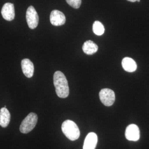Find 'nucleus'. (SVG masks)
Listing matches in <instances>:
<instances>
[{"instance_id":"obj_1","label":"nucleus","mask_w":149,"mask_h":149,"mask_svg":"<svg viewBox=\"0 0 149 149\" xmlns=\"http://www.w3.org/2000/svg\"><path fill=\"white\" fill-rule=\"evenodd\" d=\"M54 85L56 95L60 98H65L69 95V87L65 74L61 71H56L53 77Z\"/></svg>"},{"instance_id":"obj_2","label":"nucleus","mask_w":149,"mask_h":149,"mask_svg":"<svg viewBox=\"0 0 149 149\" xmlns=\"http://www.w3.org/2000/svg\"><path fill=\"white\" fill-rule=\"evenodd\" d=\"M61 130L66 137L70 140L74 141L80 137L79 128L74 122L71 120H66L63 123Z\"/></svg>"},{"instance_id":"obj_3","label":"nucleus","mask_w":149,"mask_h":149,"mask_svg":"<svg viewBox=\"0 0 149 149\" xmlns=\"http://www.w3.org/2000/svg\"><path fill=\"white\" fill-rule=\"evenodd\" d=\"M38 122L37 115L34 113H30L22 121L19 130L22 133L27 134L35 128Z\"/></svg>"},{"instance_id":"obj_4","label":"nucleus","mask_w":149,"mask_h":149,"mask_svg":"<svg viewBox=\"0 0 149 149\" xmlns=\"http://www.w3.org/2000/svg\"><path fill=\"white\" fill-rule=\"evenodd\" d=\"M99 96L102 103L106 106H111L115 101V93L113 91L109 88L101 90L100 92Z\"/></svg>"},{"instance_id":"obj_5","label":"nucleus","mask_w":149,"mask_h":149,"mask_svg":"<svg viewBox=\"0 0 149 149\" xmlns=\"http://www.w3.org/2000/svg\"><path fill=\"white\" fill-rule=\"evenodd\" d=\"M26 19L29 28L33 29L37 28L39 23V17L37 11L32 6H29L27 9Z\"/></svg>"},{"instance_id":"obj_6","label":"nucleus","mask_w":149,"mask_h":149,"mask_svg":"<svg viewBox=\"0 0 149 149\" xmlns=\"http://www.w3.org/2000/svg\"><path fill=\"white\" fill-rule=\"evenodd\" d=\"M125 135L126 139L129 141H136L140 139V130L135 124H130L126 128Z\"/></svg>"},{"instance_id":"obj_7","label":"nucleus","mask_w":149,"mask_h":149,"mask_svg":"<svg viewBox=\"0 0 149 149\" xmlns=\"http://www.w3.org/2000/svg\"><path fill=\"white\" fill-rule=\"evenodd\" d=\"M50 21L52 25L60 26L64 25L66 22V17L64 13L58 10L52 11L50 16Z\"/></svg>"},{"instance_id":"obj_8","label":"nucleus","mask_w":149,"mask_h":149,"mask_svg":"<svg viewBox=\"0 0 149 149\" xmlns=\"http://www.w3.org/2000/svg\"><path fill=\"white\" fill-rule=\"evenodd\" d=\"M1 15L6 21H11L13 20L15 16L14 5L9 2L5 3L1 10Z\"/></svg>"},{"instance_id":"obj_9","label":"nucleus","mask_w":149,"mask_h":149,"mask_svg":"<svg viewBox=\"0 0 149 149\" xmlns=\"http://www.w3.org/2000/svg\"><path fill=\"white\" fill-rule=\"evenodd\" d=\"M21 67L24 74L28 78H31L34 71V65L32 61L29 59H23L21 61Z\"/></svg>"},{"instance_id":"obj_10","label":"nucleus","mask_w":149,"mask_h":149,"mask_svg":"<svg viewBox=\"0 0 149 149\" xmlns=\"http://www.w3.org/2000/svg\"><path fill=\"white\" fill-rule=\"evenodd\" d=\"M98 142V137L96 133L91 132L86 136L83 149H95Z\"/></svg>"},{"instance_id":"obj_11","label":"nucleus","mask_w":149,"mask_h":149,"mask_svg":"<svg viewBox=\"0 0 149 149\" xmlns=\"http://www.w3.org/2000/svg\"><path fill=\"white\" fill-rule=\"evenodd\" d=\"M123 68L129 72H133L137 69V65L133 59L125 57L123 59L122 62Z\"/></svg>"},{"instance_id":"obj_12","label":"nucleus","mask_w":149,"mask_h":149,"mask_svg":"<svg viewBox=\"0 0 149 149\" xmlns=\"http://www.w3.org/2000/svg\"><path fill=\"white\" fill-rule=\"evenodd\" d=\"M11 114L6 108H2L0 109V125L3 128H6L10 122Z\"/></svg>"},{"instance_id":"obj_13","label":"nucleus","mask_w":149,"mask_h":149,"mask_svg":"<svg viewBox=\"0 0 149 149\" xmlns=\"http://www.w3.org/2000/svg\"><path fill=\"white\" fill-rule=\"evenodd\" d=\"M98 47L96 43L91 40H87L82 46L83 52L87 55H92L98 51Z\"/></svg>"},{"instance_id":"obj_14","label":"nucleus","mask_w":149,"mask_h":149,"mask_svg":"<svg viewBox=\"0 0 149 149\" xmlns=\"http://www.w3.org/2000/svg\"><path fill=\"white\" fill-rule=\"evenodd\" d=\"M104 27L101 22L98 21L95 22L93 24V31L97 36H102L104 32Z\"/></svg>"},{"instance_id":"obj_15","label":"nucleus","mask_w":149,"mask_h":149,"mask_svg":"<svg viewBox=\"0 0 149 149\" xmlns=\"http://www.w3.org/2000/svg\"><path fill=\"white\" fill-rule=\"evenodd\" d=\"M66 2L72 7L77 9L81 5V0H66Z\"/></svg>"},{"instance_id":"obj_16","label":"nucleus","mask_w":149,"mask_h":149,"mask_svg":"<svg viewBox=\"0 0 149 149\" xmlns=\"http://www.w3.org/2000/svg\"><path fill=\"white\" fill-rule=\"evenodd\" d=\"M128 1H130V2H135L136 1H137V0H127Z\"/></svg>"},{"instance_id":"obj_17","label":"nucleus","mask_w":149,"mask_h":149,"mask_svg":"<svg viewBox=\"0 0 149 149\" xmlns=\"http://www.w3.org/2000/svg\"><path fill=\"white\" fill-rule=\"evenodd\" d=\"M137 1H138V2H140V0H137Z\"/></svg>"}]
</instances>
